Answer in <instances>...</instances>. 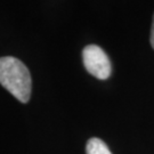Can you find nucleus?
<instances>
[{
  "label": "nucleus",
  "instance_id": "nucleus-1",
  "mask_svg": "<svg viewBox=\"0 0 154 154\" xmlns=\"http://www.w3.org/2000/svg\"><path fill=\"white\" fill-rule=\"evenodd\" d=\"M0 85L22 103L31 96V74L24 63L11 56L0 57Z\"/></svg>",
  "mask_w": 154,
  "mask_h": 154
},
{
  "label": "nucleus",
  "instance_id": "nucleus-2",
  "mask_svg": "<svg viewBox=\"0 0 154 154\" xmlns=\"http://www.w3.org/2000/svg\"><path fill=\"white\" fill-rule=\"evenodd\" d=\"M83 65L86 70L97 79L105 80L111 75L112 66L109 56L96 45H88L82 50Z\"/></svg>",
  "mask_w": 154,
  "mask_h": 154
},
{
  "label": "nucleus",
  "instance_id": "nucleus-3",
  "mask_svg": "<svg viewBox=\"0 0 154 154\" xmlns=\"http://www.w3.org/2000/svg\"><path fill=\"white\" fill-rule=\"evenodd\" d=\"M86 154H112V152L102 139L94 137L87 142Z\"/></svg>",
  "mask_w": 154,
  "mask_h": 154
},
{
  "label": "nucleus",
  "instance_id": "nucleus-4",
  "mask_svg": "<svg viewBox=\"0 0 154 154\" xmlns=\"http://www.w3.org/2000/svg\"><path fill=\"white\" fill-rule=\"evenodd\" d=\"M151 45L154 48V17H153V24H152V30H151Z\"/></svg>",
  "mask_w": 154,
  "mask_h": 154
}]
</instances>
